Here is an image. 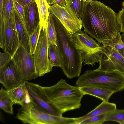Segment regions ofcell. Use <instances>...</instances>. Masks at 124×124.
I'll list each match as a JSON object with an SVG mask.
<instances>
[{"label": "cell", "mask_w": 124, "mask_h": 124, "mask_svg": "<svg viewBox=\"0 0 124 124\" xmlns=\"http://www.w3.org/2000/svg\"><path fill=\"white\" fill-rule=\"evenodd\" d=\"M117 14L97 0L86 2L81 19L84 31L98 42L113 39L119 31Z\"/></svg>", "instance_id": "1"}, {"label": "cell", "mask_w": 124, "mask_h": 124, "mask_svg": "<svg viewBox=\"0 0 124 124\" xmlns=\"http://www.w3.org/2000/svg\"><path fill=\"white\" fill-rule=\"evenodd\" d=\"M56 32L57 45L62 57L61 68L70 79L79 77L83 62L81 53L71 38L72 34L53 15Z\"/></svg>", "instance_id": "2"}, {"label": "cell", "mask_w": 124, "mask_h": 124, "mask_svg": "<svg viewBox=\"0 0 124 124\" xmlns=\"http://www.w3.org/2000/svg\"><path fill=\"white\" fill-rule=\"evenodd\" d=\"M41 87L52 104L62 114L79 108L84 95L79 87L71 85L61 79L55 85Z\"/></svg>", "instance_id": "3"}, {"label": "cell", "mask_w": 124, "mask_h": 124, "mask_svg": "<svg viewBox=\"0 0 124 124\" xmlns=\"http://www.w3.org/2000/svg\"><path fill=\"white\" fill-rule=\"evenodd\" d=\"M16 117L23 123L29 124H76L80 119V117H66L47 113L31 99L19 109Z\"/></svg>", "instance_id": "4"}, {"label": "cell", "mask_w": 124, "mask_h": 124, "mask_svg": "<svg viewBox=\"0 0 124 124\" xmlns=\"http://www.w3.org/2000/svg\"><path fill=\"white\" fill-rule=\"evenodd\" d=\"M92 84L105 86L116 92L121 91L124 89V74L117 71L88 70L79 77L76 83L78 87Z\"/></svg>", "instance_id": "5"}, {"label": "cell", "mask_w": 124, "mask_h": 124, "mask_svg": "<svg viewBox=\"0 0 124 124\" xmlns=\"http://www.w3.org/2000/svg\"><path fill=\"white\" fill-rule=\"evenodd\" d=\"M71 38L76 48L81 53L84 65L93 66L99 62L102 47L93 38L81 30L72 34Z\"/></svg>", "instance_id": "6"}, {"label": "cell", "mask_w": 124, "mask_h": 124, "mask_svg": "<svg viewBox=\"0 0 124 124\" xmlns=\"http://www.w3.org/2000/svg\"><path fill=\"white\" fill-rule=\"evenodd\" d=\"M102 52L97 70L106 72L117 71L124 74V58L115 48L112 40L101 43Z\"/></svg>", "instance_id": "7"}, {"label": "cell", "mask_w": 124, "mask_h": 124, "mask_svg": "<svg viewBox=\"0 0 124 124\" xmlns=\"http://www.w3.org/2000/svg\"><path fill=\"white\" fill-rule=\"evenodd\" d=\"M20 46L14 17L0 19V47L12 57Z\"/></svg>", "instance_id": "8"}, {"label": "cell", "mask_w": 124, "mask_h": 124, "mask_svg": "<svg viewBox=\"0 0 124 124\" xmlns=\"http://www.w3.org/2000/svg\"><path fill=\"white\" fill-rule=\"evenodd\" d=\"M12 61L24 81L39 77L36 70L34 58L22 46H20L12 57Z\"/></svg>", "instance_id": "9"}, {"label": "cell", "mask_w": 124, "mask_h": 124, "mask_svg": "<svg viewBox=\"0 0 124 124\" xmlns=\"http://www.w3.org/2000/svg\"><path fill=\"white\" fill-rule=\"evenodd\" d=\"M47 27H42L33 55L36 70L39 77L51 71L53 68L50 64L48 55V41Z\"/></svg>", "instance_id": "10"}, {"label": "cell", "mask_w": 124, "mask_h": 124, "mask_svg": "<svg viewBox=\"0 0 124 124\" xmlns=\"http://www.w3.org/2000/svg\"><path fill=\"white\" fill-rule=\"evenodd\" d=\"M48 11L56 16L72 35L81 30L82 20L76 16L70 6L62 7L54 4L50 6Z\"/></svg>", "instance_id": "11"}, {"label": "cell", "mask_w": 124, "mask_h": 124, "mask_svg": "<svg viewBox=\"0 0 124 124\" xmlns=\"http://www.w3.org/2000/svg\"><path fill=\"white\" fill-rule=\"evenodd\" d=\"M30 97L42 110L48 114L62 116V114L50 102L39 85L25 81Z\"/></svg>", "instance_id": "12"}, {"label": "cell", "mask_w": 124, "mask_h": 124, "mask_svg": "<svg viewBox=\"0 0 124 124\" xmlns=\"http://www.w3.org/2000/svg\"><path fill=\"white\" fill-rule=\"evenodd\" d=\"M24 81L12 61L0 70V83L7 90L16 87Z\"/></svg>", "instance_id": "13"}, {"label": "cell", "mask_w": 124, "mask_h": 124, "mask_svg": "<svg viewBox=\"0 0 124 124\" xmlns=\"http://www.w3.org/2000/svg\"><path fill=\"white\" fill-rule=\"evenodd\" d=\"M23 22L30 35L40 24L39 14L35 0H32L28 5L23 6Z\"/></svg>", "instance_id": "14"}, {"label": "cell", "mask_w": 124, "mask_h": 124, "mask_svg": "<svg viewBox=\"0 0 124 124\" xmlns=\"http://www.w3.org/2000/svg\"><path fill=\"white\" fill-rule=\"evenodd\" d=\"M13 15L14 17L20 46H23L28 52L30 53L31 45L30 36L24 25L23 19L20 15L15 5L13 9Z\"/></svg>", "instance_id": "15"}, {"label": "cell", "mask_w": 124, "mask_h": 124, "mask_svg": "<svg viewBox=\"0 0 124 124\" xmlns=\"http://www.w3.org/2000/svg\"><path fill=\"white\" fill-rule=\"evenodd\" d=\"M79 87L84 95L93 96L106 102L108 101L111 96L116 92L108 87L99 85H89Z\"/></svg>", "instance_id": "16"}, {"label": "cell", "mask_w": 124, "mask_h": 124, "mask_svg": "<svg viewBox=\"0 0 124 124\" xmlns=\"http://www.w3.org/2000/svg\"><path fill=\"white\" fill-rule=\"evenodd\" d=\"M28 90L24 81L19 86L9 90L7 93L13 104L23 106L25 102Z\"/></svg>", "instance_id": "17"}, {"label": "cell", "mask_w": 124, "mask_h": 124, "mask_svg": "<svg viewBox=\"0 0 124 124\" xmlns=\"http://www.w3.org/2000/svg\"><path fill=\"white\" fill-rule=\"evenodd\" d=\"M116 109V104L108 102L103 101L95 108L89 113L82 116L81 119L77 123L80 124L83 121L93 116L105 113H108Z\"/></svg>", "instance_id": "18"}, {"label": "cell", "mask_w": 124, "mask_h": 124, "mask_svg": "<svg viewBox=\"0 0 124 124\" xmlns=\"http://www.w3.org/2000/svg\"><path fill=\"white\" fill-rule=\"evenodd\" d=\"M48 53L51 66L52 67L54 66L61 67L62 57L57 45L54 43L48 42Z\"/></svg>", "instance_id": "19"}, {"label": "cell", "mask_w": 124, "mask_h": 124, "mask_svg": "<svg viewBox=\"0 0 124 124\" xmlns=\"http://www.w3.org/2000/svg\"><path fill=\"white\" fill-rule=\"evenodd\" d=\"M39 12L40 23L42 27L46 28L50 13L48 9L50 5L46 0H35Z\"/></svg>", "instance_id": "20"}, {"label": "cell", "mask_w": 124, "mask_h": 124, "mask_svg": "<svg viewBox=\"0 0 124 124\" xmlns=\"http://www.w3.org/2000/svg\"><path fill=\"white\" fill-rule=\"evenodd\" d=\"M13 104L7 94L6 90L1 87L0 90V108L5 112L13 114Z\"/></svg>", "instance_id": "21"}, {"label": "cell", "mask_w": 124, "mask_h": 124, "mask_svg": "<svg viewBox=\"0 0 124 124\" xmlns=\"http://www.w3.org/2000/svg\"><path fill=\"white\" fill-rule=\"evenodd\" d=\"M47 33L48 42L57 45L56 32L53 17V14H50L47 27Z\"/></svg>", "instance_id": "22"}, {"label": "cell", "mask_w": 124, "mask_h": 124, "mask_svg": "<svg viewBox=\"0 0 124 124\" xmlns=\"http://www.w3.org/2000/svg\"><path fill=\"white\" fill-rule=\"evenodd\" d=\"M14 0H3L2 16L0 19H7L12 15Z\"/></svg>", "instance_id": "23"}, {"label": "cell", "mask_w": 124, "mask_h": 124, "mask_svg": "<svg viewBox=\"0 0 124 124\" xmlns=\"http://www.w3.org/2000/svg\"><path fill=\"white\" fill-rule=\"evenodd\" d=\"M86 0H71L70 6L77 17L81 19Z\"/></svg>", "instance_id": "24"}, {"label": "cell", "mask_w": 124, "mask_h": 124, "mask_svg": "<svg viewBox=\"0 0 124 124\" xmlns=\"http://www.w3.org/2000/svg\"><path fill=\"white\" fill-rule=\"evenodd\" d=\"M105 121H112L120 124L124 121V109H116L107 113L105 119Z\"/></svg>", "instance_id": "25"}, {"label": "cell", "mask_w": 124, "mask_h": 124, "mask_svg": "<svg viewBox=\"0 0 124 124\" xmlns=\"http://www.w3.org/2000/svg\"><path fill=\"white\" fill-rule=\"evenodd\" d=\"M41 24L37 27L33 33L30 36V40L31 45L30 53L33 54L38 42L41 30L42 28Z\"/></svg>", "instance_id": "26"}, {"label": "cell", "mask_w": 124, "mask_h": 124, "mask_svg": "<svg viewBox=\"0 0 124 124\" xmlns=\"http://www.w3.org/2000/svg\"><path fill=\"white\" fill-rule=\"evenodd\" d=\"M107 113L94 116L87 118L81 122L80 124H101L105 121Z\"/></svg>", "instance_id": "27"}, {"label": "cell", "mask_w": 124, "mask_h": 124, "mask_svg": "<svg viewBox=\"0 0 124 124\" xmlns=\"http://www.w3.org/2000/svg\"><path fill=\"white\" fill-rule=\"evenodd\" d=\"M12 57L6 52H0V70L6 66L12 61Z\"/></svg>", "instance_id": "28"}, {"label": "cell", "mask_w": 124, "mask_h": 124, "mask_svg": "<svg viewBox=\"0 0 124 124\" xmlns=\"http://www.w3.org/2000/svg\"><path fill=\"white\" fill-rule=\"evenodd\" d=\"M117 19L119 27V31L124 32V7L119 10L117 15Z\"/></svg>", "instance_id": "29"}, {"label": "cell", "mask_w": 124, "mask_h": 124, "mask_svg": "<svg viewBox=\"0 0 124 124\" xmlns=\"http://www.w3.org/2000/svg\"><path fill=\"white\" fill-rule=\"evenodd\" d=\"M15 5L18 11L23 19L24 13L23 6L20 3L14 0Z\"/></svg>", "instance_id": "30"}, {"label": "cell", "mask_w": 124, "mask_h": 124, "mask_svg": "<svg viewBox=\"0 0 124 124\" xmlns=\"http://www.w3.org/2000/svg\"><path fill=\"white\" fill-rule=\"evenodd\" d=\"M55 3L62 7H65L66 5L65 0H54Z\"/></svg>", "instance_id": "31"}, {"label": "cell", "mask_w": 124, "mask_h": 124, "mask_svg": "<svg viewBox=\"0 0 124 124\" xmlns=\"http://www.w3.org/2000/svg\"><path fill=\"white\" fill-rule=\"evenodd\" d=\"M32 0H22L21 4L23 6L28 5Z\"/></svg>", "instance_id": "32"}, {"label": "cell", "mask_w": 124, "mask_h": 124, "mask_svg": "<svg viewBox=\"0 0 124 124\" xmlns=\"http://www.w3.org/2000/svg\"><path fill=\"white\" fill-rule=\"evenodd\" d=\"M3 0H0V17L2 16Z\"/></svg>", "instance_id": "33"}, {"label": "cell", "mask_w": 124, "mask_h": 124, "mask_svg": "<svg viewBox=\"0 0 124 124\" xmlns=\"http://www.w3.org/2000/svg\"><path fill=\"white\" fill-rule=\"evenodd\" d=\"M118 51L124 58V48H122Z\"/></svg>", "instance_id": "34"}, {"label": "cell", "mask_w": 124, "mask_h": 124, "mask_svg": "<svg viewBox=\"0 0 124 124\" xmlns=\"http://www.w3.org/2000/svg\"><path fill=\"white\" fill-rule=\"evenodd\" d=\"M50 5H51L55 3L54 0H46Z\"/></svg>", "instance_id": "35"}, {"label": "cell", "mask_w": 124, "mask_h": 124, "mask_svg": "<svg viewBox=\"0 0 124 124\" xmlns=\"http://www.w3.org/2000/svg\"><path fill=\"white\" fill-rule=\"evenodd\" d=\"M66 5L70 6L71 0H65Z\"/></svg>", "instance_id": "36"}, {"label": "cell", "mask_w": 124, "mask_h": 124, "mask_svg": "<svg viewBox=\"0 0 124 124\" xmlns=\"http://www.w3.org/2000/svg\"><path fill=\"white\" fill-rule=\"evenodd\" d=\"M121 38L122 41L124 43V32L121 35Z\"/></svg>", "instance_id": "37"}, {"label": "cell", "mask_w": 124, "mask_h": 124, "mask_svg": "<svg viewBox=\"0 0 124 124\" xmlns=\"http://www.w3.org/2000/svg\"><path fill=\"white\" fill-rule=\"evenodd\" d=\"M15 0L17 1V2H18L20 4L21 3L22 1V0Z\"/></svg>", "instance_id": "38"}, {"label": "cell", "mask_w": 124, "mask_h": 124, "mask_svg": "<svg viewBox=\"0 0 124 124\" xmlns=\"http://www.w3.org/2000/svg\"><path fill=\"white\" fill-rule=\"evenodd\" d=\"M122 5L123 7H124V1L122 2Z\"/></svg>", "instance_id": "39"}, {"label": "cell", "mask_w": 124, "mask_h": 124, "mask_svg": "<svg viewBox=\"0 0 124 124\" xmlns=\"http://www.w3.org/2000/svg\"><path fill=\"white\" fill-rule=\"evenodd\" d=\"M92 0H87V1H91Z\"/></svg>", "instance_id": "40"}, {"label": "cell", "mask_w": 124, "mask_h": 124, "mask_svg": "<svg viewBox=\"0 0 124 124\" xmlns=\"http://www.w3.org/2000/svg\"></svg>", "instance_id": "41"}]
</instances>
